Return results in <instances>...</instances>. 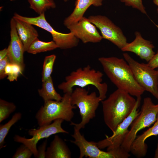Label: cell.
I'll return each instance as SVG.
<instances>
[{
  "instance_id": "6da1fadb",
  "label": "cell",
  "mask_w": 158,
  "mask_h": 158,
  "mask_svg": "<svg viewBox=\"0 0 158 158\" xmlns=\"http://www.w3.org/2000/svg\"><path fill=\"white\" fill-rule=\"evenodd\" d=\"M98 61L103 71L118 89L124 91L136 97L145 91L135 80L126 61L116 57H100Z\"/></svg>"
},
{
  "instance_id": "7a4b0ae2",
  "label": "cell",
  "mask_w": 158,
  "mask_h": 158,
  "mask_svg": "<svg viewBox=\"0 0 158 158\" xmlns=\"http://www.w3.org/2000/svg\"><path fill=\"white\" fill-rule=\"evenodd\" d=\"M101 102L104 122L113 132L131 113L136 100L128 92L117 89Z\"/></svg>"
},
{
  "instance_id": "3957f363",
  "label": "cell",
  "mask_w": 158,
  "mask_h": 158,
  "mask_svg": "<svg viewBox=\"0 0 158 158\" xmlns=\"http://www.w3.org/2000/svg\"><path fill=\"white\" fill-rule=\"evenodd\" d=\"M103 74L101 71L92 68L89 65L79 68L72 72L65 77V80L58 86L59 89L64 93L71 94L73 88L75 86L84 88L91 85L98 90L102 101L106 97L108 85L106 83H102Z\"/></svg>"
},
{
  "instance_id": "277c9868",
  "label": "cell",
  "mask_w": 158,
  "mask_h": 158,
  "mask_svg": "<svg viewBox=\"0 0 158 158\" xmlns=\"http://www.w3.org/2000/svg\"><path fill=\"white\" fill-rule=\"evenodd\" d=\"M71 94L64 93L60 101L49 100L44 102V105L35 115L40 126L49 124L57 119L71 122L74 115L73 109L76 107L71 104Z\"/></svg>"
},
{
  "instance_id": "5b68a950",
  "label": "cell",
  "mask_w": 158,
  "mask_h": 158,
  "mask_svg": "<svg viewBox=\"0 0 158 158\" xmlns=\"http://www.w3.org/2000/svg\"><path fill=\"white\" fill-rule=\"evenodd\" d=\"M72 104L76 105L79 109L81 120L78 123L71 122L70 125L80 130L84 128L90 120L96 116V111L102 101L95 92L89 93L84 88L77 87L71 94Z\"/></svg>"
},
{
  "instance_id": "8992f818",
  "label": "cell",
  "mask_w": 158,
  "mask_h": 158,
  "mask_svg": "<svg viewBox=\"0 0 158 158\" xmlns=\"http://www.w3.org/2000/svg\"><path fill=\"white\" fill-rule=\"evenodd\" d=\"M158 113V104H154L150 97L144 98L140 113L131 123L130 129L121 147L128 152H130L132 144L138 132L154 124Z\"/></svg>"
},
{
  "instance_id": "52a82bcc",
  "label": "cell",
  "mask_w": 158,
  "mask_h": 158,
  "mask_svg": "<svg viewBox=\"0 0 158 158\" xmlns=\"http://www.w3.org/2000/svg\"><path fill=\"white\" fill-rule=\"evenodd\" d=\"M123 56L137 82L145 91L150 92L158 100V69L152 68L147 63L138 62L127 53H124Z\"/></svg>"
},
{
  "instance_id": "ba28073f",
  "label": "cell",
  "mask_w": 158,
  "mask_h": 158,
  "mask_svg": "<svg viewBox=\"0 0 158 158\" xmlns=\"http://www.w3.org/2000/svg\"><path fill=\"white\" fill-rule=\"evenodd\" d=\"M74 128V133L71 136L74 140L70 141L79 148V158H128L130 156L129 153L121 147L107 152L102 151L98 147L96 142L88 141L81 134L80 130Z\"/></svg>"
},
{
  "instance_id": "9c48e42d",
  "label": "cell",
  "mask_w": 158,
  "mask_h": 158,
  "mask_svg": "<svg viewBox=\"0 0 158 158\" xmlns=\"http://www.w3.org/2000/svg\"><path fill=\"white\" fill-rule=\"evenodd\" d=\"M13 17L37 26L50 33L53 41L58 48L62 49H71L76 47L78 44L79 39L72 32L63 33L55 30L47 21L44 13L40 14L37 17H30L23 16L16 13Z\"/></svg>"
},
{
  "instance_id": "30bf717a",
  "label": "cell",
  "mask_w": 158,
  "mask_h": 158,
  "mask_svg": "<svg viewBox=\"0 0 158 158\" xmlns=\"http://www.w3.org/2000/svg\"><path fill=\"white\" fill-rule=\"evenodd\" d=\"M64 120L57 119L54 121L53 123L41 126L38 129H30L28 134L32 137L26 138L18 135H15L13 137L15 141L24 144L29 147L32 152L35 158L37 157V145L41 139L47 138L51 135L56 134L63 133L68 134V132L63 129L61 124Z\"/></svg>"
},
{
  "instance_id": "8fae6325",
  "label": "cell",
  "mask_w": 158,
  "mask_h": 158,
  "mask_svg": "<svg viewBox=\"0 0 158 158\" xmlns=\"http://www.w3.org/2000/svg\"><path fill=\"white\" fill-rule=\"evenodd\" d=\"M141 96L137 97L135 106L131 113L118 126L112 135L96 142L98 147L100 149L107 147V151L120 147L129 130L128 128L134 119L140 113L138 109L141 101Z\"/></svg>"
},
{
  "instance_id": "7c38bea8",
  "label": "cell",
  "mask_w": 158,
  "mask_h": 158,
  "mask_svg": "<svg viewBox=\"0 0 158 158\" xmlns=\"http://www.w3.org/2000/svg\"><path fill=\"white\" fill-rule=\"evenodd\" d=\"M88 18L100 30L103 39L108 40L121 49L128 43L121 30L107 17L92 15Z\"/></svg>"
},
{
  "instance_id": "4fadbf2b",
  "label": "cell",
  "mask_w": 158,
  "mask_h": 158,
  "mask_svg": "<svg viewBox=\"0 0 158 158\" xmlns=\"http://www.w3.org/2000/svg\"><path fill=\"white\" fill-rule=\"evenodd\" d=\"M88 18L83 17L78 22L66 27L78 39L84 43H97L103 39Z\"/></svg>"
},
{
  "instance_id": "5bb4252c",
  "label": "cell",
  "mask_w": 158,
  "mask_h": 158,
  "mask_svg": "<svg viewBox=\"0 0 158 158\" xmlns=\"http://www.w3.org/2000/svg\"><path fill=\"white\" fill-rule=\"evenodd\" d=\"M10 25L11 40L7 48V56L11 63L19 65L24 70L23 54L25 51L23 44L17 32L15 20L13 17L11 20Z\"/></svg>"
},
{
  "instance_id": "9a60e30c",
  "label": "cell",
  "mask_w": 158,
  "mask_h": 158,
  "mask_svg": "<svg viewBox=\"0 0 158 158\" xmlns=\"http://www.w3.org/2000/svg\"><path fill=\"white\" fill-rule=\"evenodd\" d=\"M134 40L122 49L123 51H130L135 54L140 58L148 62L155 54L153 49L154 46L149 41L144 39L138 32H135Z\"/></svg>"
},
{
  "instance_id": "2e32d148",
  "label": "cell",
  "mask_w": 158,
  "mask_h": 158,
  "mask_svg": "<svg viewBox=\"0 0 158 158\" xmlns=\"http://www.w3.org/2000/svg\"><path fill=\"white\" fill-rule=\"evenodd\" d=\"M158 135V113L156 120L153 125L142 133L137 136L133 142L130 152L137 158L145 157L147 152L148 147L145 143L146 140L148 138Z\"/></svg>"
},
{
  "instance_id": "e0dca14e",
  "label": "cell",
  "mask_w": 158,
  "mask_h": 158,
  "mask_svg": "<svg viewBox=\"0 0 158 158\" xmlns=\"http://www.w3.org/2000/svg\"><path fill=\"white\" fill-rule=\"evenodd\" d=\"M103 0H76L73 11L64 20V25L67 27L77 23L83 17L85 12L90 6H101L102 4Z\"/></svg>"
},
{
  "instance_id": "ac0fdd59",
  "label": "cell",
  "mask_w": 158,
  "mask_h": 158,
  "mask_svg": "<svg viewBox=\"0 0 158 158\" xmlns=\"http://www.w3.org/2000/svg\"><path fill=\"white\" fill-rule=\"evenodd\" d=\"M14 18L17 32L23 44L25 51H27L31 44L38 38V33L32 25Z\"/></svg>"
},
{
  "instance_id": "d6986e66",
  "label": "cell",
  "mask_w": 158,
  "mask_h": 158,
  "mask_svg": "<svg viewBox=\"0 0 158 158\" xmlns=\"http://www.w3.org/2000/svg\"><path fill=\"white\" fill-rule=\"evenodd\" d=\"M71 151L65 142L58 135H55L50 146L47 148L46 158H70Z\"/></svg>"
},
{
  "instance_id": "ffe728a7",
  "label": "cell",
  "mask_w": 158,
  "mask_h": 158,
  "mask_svg": "<svg viewBox=\"0 0 158 158\" xmlns=\"http://www.w3.org/2000/svg\"><path fill=\"white\" fill-rule=\"evenodd\" d=\"M38 91L44 102L49 100L60 101L63 97L55 90L51 77L42 82V87Z\"/></svg>"
},
{
  "instance_id": "44dd1931",
  "label": "cell",
  "mask_w": 158,
  "mask_h": 158,
  "mask_svg": "<svg viewBox=\"0 0 158 158\" xmlns=\"http://www.w3.org/2000/svg\"><path fill=\"white\" fill-rule=\"evenodd\" d=\"M58 48L56 43L53 40L45 42L40 40L38 38L30 45L27 52L36 54L38 53L53 50Z\"/></svg>"
},
{
  "instance_id": "7402d4cb",
  "label": "cell",
  "mask_w": 158,
  "mask_h": 158,
  "mask_svg": "<svg viewBox=\"0 0 158 158\" xmlns=\"http://www.w3.org/2000/svg\"><path fill=\"white\" fill-rule=\"evenodd\" d=\"M30 8L39 15L56 7L54 0H28Z\"/></svg>"
},
{
  "instance_id": "603a6c76",
  "label": "cell",
  "mask_w": 158,
  "mask_h": 158,
  "mask_svg": "<svg viewBox=\"0 0 158 158\" xmlns=\"http://www.w3.org/2000/svg\"><path fill=\"white\" fill-rule=\"evenodd\" d=\"M22 116L20 112L15 113L11 118L4 124L0 125V149L6 146L5 139L8 134L11 127L15 123L20 120Z\"/></svg>"
},
{
  "instance_id": "cb8c5ba5",
  "label": "cell",
  "mask_w": 158,
  "mask_h": 158,
  "mask_svg": "<svg viewBox=\"0 0 158 158\" xmlns=\"http://www.w3.org/2000/svg\"><path fill=\"white\" fill-rule=\"evenodd\" d=\"M56 59V56L52 54L46 56L44 60L42 80L43 82L51 77L53 66Z\"/></svg>"
},
{
  "instance_id": "d4e9b609",
  "label": "cell",
  "mask_w": 158,
  "mask_h": 158,
  "mask_svg": "<svg viewBox=\"0 0 158 158\" xmlns=\"http://www.w3.org/2000/svg\"><path fill=\"white\" fill-rule=\"evenodd\" d=\"M16 105L13 102L0 99V123L7 118L16 109Z\"/></svg>"
},
{
  "instance_id": "484cf974",
  "label": "cell",
  "mask_w": 158,
  "mask_h": 158,
  "mask_svg": "<svg viewBox=\"0 0 158 158\" xmlns=\"http://www.w3.org/2000/svg\"><path fill=\"white\" fill-rule=\"evenodd\" d=\"M23 71L19 65L10 63L6 66L5 72L6 75L8 76L7 79L12 82L16 80L19 75L22 74Z\"/></svg>"
},
{
  "instance_id": "4316f807",
  "label": "cell",
  "mask_w": 158,
  "mask_h": 158,
  "mask_svg": "<svg viewBox=\"0 0 158 158\" xmlns=\"http://www.w3.org/2000/svg\"><path fill=\"white\" fill-rule=\"evenodd\" d=\"M33 155L32 151L27 146L22 144L16 150L13 158H30Z\"/></svg>"
},
{
  "instance_id": "83f0119b",
  "label": "cell",
  "mask_w": 158,
  "mask_h": 158,
  "mask_svg": "<svg viewBox=\"0 0 158 158\" xmlns=\"http://www.w3.org/2000/svg\"><path fill=\"white\" fill-rule=\"evenodd\" d=\"M124 3L126 6H131L136 9L143 14H147L145 8L144 6L142 0H120Z\"/></svg>"
},
{
  "instance_id": "f1b7e54d",
  "label": "cell",
  "mask_w": 158,
  "mask_h": 158,
  "mask_svg": "<svg viewBox=\"0 0 158 158\" xmlns=\"http://www.w3.org/2000/svg\"><path fill=\"white\" fill-rule=\"evenodd\" d=\"M10 63H11L8 56L0 61V79H2L6 76L5 74V68L7 65Z\"/></svg>"
},
{
  "instance_id": "f546056e",
  "label": "cell",
  "mask_w": 158,
  "mask_h": 158,
  "mask_svg": "<svg viewBox=\"0 0 158 158\" xmlns=\"http://www.w3.org/2000/svg\"><path fill=\"white\" fill-rule=\"evenodd\" d=\"M47 144V140L46 139L38 147L37 149V158H45Z\"/></svg>"
},
{
  "instance_id": "4dcf8cb0",
  "label": "cell",
  "mask_w": 158,
  "mask_h": 158,
  "mask_svg": "<svg viewBox=\"0 0 158 158\" xmlns=\"http://www.w3.org/2000/svg\"><path fill=\"white\" fill-rule=\"evenodd\" d=\"M148 62V65L152 68L154 69L158 68V51Z\"/></svg>"
},
{
  "instance_id": "1f68e13d",
  "label": "cell",
  "mask_w": 158,
  "mask_h": 158,
  "mask_svg": "<svg viewBox=\"0 0 158 158\" xmlns=\"http://www.w3.org/2000/svg\"><path fill=\"white\" fill-rule=\"evenodd\" d=\"M8 49L5 48L0 51V61L4 58L7 56Z\"/></svg>"
},
{
  "instance_id": "d6a6232c",
  "label": "cell",
  "mask_w": 158,
  "mask_h": 158,
  "mask_svg": "<svg viewBox=\"0 0 158 158\" xmlns=\"http://www.w3.org/2000/svg\"><path fill=\"white\" fill-rule=\"evenodd\" d=\"M154 158H158V140L157 141V147L155 152Z\"/></svg>"
},
{
  "instance_id": "836d02e7",
  "label": "cell",
  "mask_w": 158,
  "mask_h": 158,
  "mask_svg": "<svg viewBox=\"0 0 158 158\" xmlns=\"http://www.w3.org/2000/svg\"><path fill=\"white\" fill-rule=\"evenodd\" d=\"M153 2L155 4L158 6V0H153ZM157 11L158 13V8L157 9Z\"/></svg>"
},
{
  "instance_id": "e575fe53",
  "label": "cell",
  "mask_w": 158,
  "mask_h": 158,
  "mask_svg": "<svg viewBox=\"0 0 158 158\" xmlns=\"http://www.w3.org/2000/svg\"><path fill=\"white\" fill-rule=\"evenodd\" d=\"M68 0H63V1L65 2H66V1H68Z\"/></svg>"
},
{
  "instance_id": "d590c367",
  "label": "cell",
  "mask_w": 158,
  "mask_h": 158,
  "mask_svg": "<svg viewBox=\"0 0 158 158\" xmlns=\"http://www.w3.org/2000/svg\"><path fill=\"white\" fill-rule=\"evenodd\" d=\"M10 1H15V0H10Z\"/></svg>"
},
{
  "instance_id": "8d00e7d4",
  "label": "cell",
  "mask_w": 158,
  "mask_h": 158,
  "mask_svg": "<svg viewBox=\"0 0 158 158\" xmlns=\"http://www.w3.org/2000/svg\"></svg>"
}]
</instances>
